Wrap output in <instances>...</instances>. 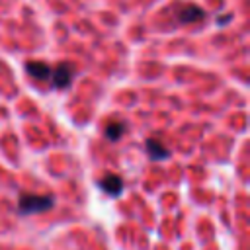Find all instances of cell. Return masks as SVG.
Here are the masks:
<instances>
[{
    "mask_svg": "<svg viewBox=\"0 0 250 250\" xmlns=\"http://www.w3.org/2000/svg\"><path fill=\"white\" fill-rule=\"evenodd\" d=\"M146 150H148L150 158H160V160L168 158V154H170L168 148L160 141H156V139H146Z\"/></svg>",
    "mask_w": 250,
    "mask_h": 250,
    "instance_id": "cell-6",
    "label": "cell"
},
{
    "mask_svg": "<svg viewBox=\"0 0 250 250\" xmlns=\"http://www.w3.org/2000/svg\"><path fill=\"white\" fill-rule=\"evenodd\" d=\"M74 78V66L68 62H61L51 70V82L55 88H68Z\"/></svg>",
    "mask_w": 250,
    "mask_h": 250,
    "instance_id": "cell-2",
    "label": "cell"
},
{
    "mask_svg": "<svg viewBox=\"0 0 250 250\" xmlns=\"http://www.w3.org/2000/svg\"><path fill=\"white\" fill-rule=\"evenodd\" d=\"M53 195H33V193H25L20 197L18 201V209L21 215H29V213H43L47 209L53 207Z\"/></svg>",
    "mask_w": 250,
    "mask_h": 250,
    "instance_id": "cell-1",
    "label": "cell"
},
{
    "mask_svg": "<svg viewBox=\"0 0 250 250\" xmlns=\"http://www.w3.org/2000/svg\"><path fill=\"white\" fill-rule=\"evenodd\" d=\"M205 18V12L197 6H186L178 12V20L180 23H193V21H199Z\"/></svg>",
    "mask_w": 250,
    "mask_h": 250,
    "instance_id": "cell-4",
    "label": "cell"
},
{
    "mask_svg": "<svg viewBox=\"0 0 250 250\" xmlns=\"http://www.w3.org/2000/svg\"><path fill=\"white\" fill-rule=\"evenodd\" d=\"M100 188L109 195H119L121 188H123V180L119 176H115V174H107L105 178L100 180Z\"/></svg>",
    "mask_w": 250,
    "mask_h": 250,
    "instance_id": "cell-3",
    "label": "cell"
},
{
    "mask_svg": "<svg viewBox=\"0 0 250 250\" xmlns=\"http://www.w3.org/2000/svg\"><path fill=\"white\" fill-rule=\"evenodd\" d=\"M25 70L33 76V78H37V80H51V66L49 64H45V62H27L25 64Z\"/></svg>",
    "mask_w": 250,
    "mask_h": 250,
    "instance_id": "cell-5",
    "label": "cell"
},
{
    "mask_svg": "<svg viewBox=\"0 0 250 250\" xmlns=\"http://www.w3.org/2000/svg\"><path fill=\"white\" fill-rule=\"evenodd\" d=\"M123 131H125V125H123V123H109V125L105 127V137H107L109 141H117V139L123 135Z\"/></svg>",
    "mask_w": 250,
    "mask_h": 250,
    "instance_id": "cell-7",
    "label": "cell"
}]
</instances>
